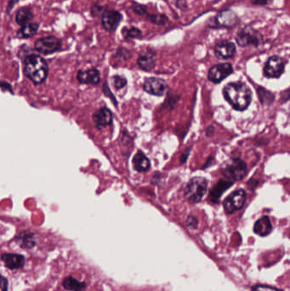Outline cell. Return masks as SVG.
<instances>
[{"label": "cell", "instance_id": "6da1fadb", "mask_svg": "<svg viewBox=\"0 0 290 291\" xmlns=\"http://www.w3.org/2000/svg\"><path fill=\"white\" fill-rule=\"evenodd\" d=\"M223 94L225 99L238 111H243L248 108L252 100L250 89L242 82L227 84L224 88Z\"/></svg>", "mask_w": 290, "mask_h": 291}, {"label": "cell", "instance_id": "7a4b0ae2", "mask_svg": "<svg viewBox=\"0 0 290 291\" xmlns=\"http://www.w3.org/2000/svg\"><path fill=\"white\" fill-rule=\"evenodd\" d=\"M23 71L34 85H41L48 76V64L41 55L31 53L23 59Z\"/></svg>", "mask_w": 290, "mask_h": 291}, {"label": "cell", "instance_id": "3957f363", "mask_svg": "<svg viewBox=\"0 0 290 291\" xmlns=\"http://www.w3.org/2000/svg\"><path fill=\"white\" fill-rule=\"evenodd\" d=\"M208 182L205 178L195 177L188 182L185 188V197L192 203H198L205 195Z\"/></svg>", "mask_w": 290, "mask_h": 291}, {"label": "cell", "instance_id": "277c9868", "mask_svg": "<svg viewBox=\"0 0 290 291\" xmlns=\"http://www.w3.org/2000/svg\"><path fill=\"white\" fill-rule=\"evenodd\" d=\"M235 40H236L237 44L240 47H243V48L248 46L257 47L263 41V36L253 27L245 26L244 28L238 31L235 36Z\"/></svg>", "mask_w": 290, "mask_h": 291}, {"label": "cell", "instance_id": "5b68a950", "mask_svg": "<svg viewBox=\"0 0 290 291\" xmlns=\"http://www.w3.org/2000/svg\"><path fill=\"white\" fill-rule=\"evenodd\" d=\"M247 165L240 158H233L227 161L221 167V173L229 181H239L244 177Z\"/></svg>", "mask_w": 290, "mask_h": 291}, {"label": "cell", "instance_id": "8992f818", "mask_svg": "<svg viewBox=\"0 0 290 291\" xmlns=\"http://www.w3.org/2000/svg\"><path fill=\"white\" fill-rule=\"evenodd\" d=\"M240 23L239 15L233 9L221 10L209 22V28L232 29Z\"/></svg>", "mask_w": 290, "mask_h": 291}, {"label": "cell", "instance_id": "52a82bcc", "mask_svg": "<svg viewBox=\"0 0 290 291\" xmlns=\"http://www.w3.org/2000/svg\"><path fill=\"white\" fill-rule=\"evenodd\" d=\"M63 43L61 39L54 35L40 38L34 43V49L43 55H51L60 51L62 48Z\"/></svg>", "mask_w": 290, "mask_h": 291}, {"label": "cell", "instance_id": "ba28073f", "mask_svg": "<svg viewBox=\"0 0 290 291\" xmlns=\"http://www.w3.org/2000/svg\"><path fill=\"white\" fill-rule=\"evenodd\" d=\"M285 69V61L278 55L270 56L264 67V75L268 79H278Z\"/></svg>", "mask_w": 290, "mask_h": 291}, {"label": "cell", "instance_id": "9c48e42d", "mask_svg": "<svg viewBox=\"0 0 290 291\" xmlns=\"http://www.w3.org/2000/svg\"><path fill=\"white\" fill-rule=\"evenodd\" d=\"M246 201V193L242 189L233 192L224 201V208L227 214H233L241 209Z\"/></svg>", "mask_w": 290, "mask_h": 291}, {"label": "cell", "instance_id": "30bf717a", "mask_svg": "<svg viewBox=\"0 0 290 291\" xmlns=\"http://www.w3.org/2000/svg\"><path fill=\"white\" fill-rule=\"evenodd\" d=\"M121 12L115 9H106L101 15V26L107 33H114L123 21Z\"/></svg>", "mask_w": 290, "mask_h": 291}, {"label": "cell", "instance_id": "8fae6325", "mask_svg": "<svg viewBox=\"0 0 290 291\" xmlns=\"http://www.w3.org/2000/svg\"><path fill=\"white\" fill-rule=\"evenodd\" d=\"M233 73V65L228 62L216 64L209 70L208 79L209 81L215 84H219L222 80L227 79Z\"/></svg>", "mask_w": 290, "mask_h": 291}, {"label": "cell", "instance_id": "7c38bea8", "mask_svg": "<svg viewBox=\"0 0 290 291\" xmlns=\"http://www.w3.org/2000/svg\"><path fill=\"white\" fill-rule=\"evenodd\" d=\"M236 45L229 40L219 41L215 46V55L220 60L233 58L236 54Z\"/></svg>", "mask_w": 290, "mask_h": 291}, {"label": "cell", "instance_id": "4fadbf2b", "mask_svg": "<svg viewBox=\"0 0 290 291\" xmlns=\"http://www.w3.org/2000/svg\"><path fill=\"white\" fill-rule=\"evenodd\" d=\"M143 87L146 93L157 96V97H161L165 94L168 88L166 82L163 79L154 78V77L145 79Z\"/></svg>", "mask_w": 290, "mask_h": 291}, {"label": "cell", "instance_id": "5bb4252c", "mask_svg": "<svg viewBox=\"0 0 290 291\" xmlns=\"http://www.w3.org/2000/svg\"><path fill=\"white\" fill-rule=\"evenodd\" d=\"M157 53L152 48H145V50L140 53L139 57L137 60L139 67L143 71L150 72L156 66Z\"/></svg>", "mask_w": 290, "mask_h": 291}, {"label": "cell", "instance_id": "9a60e30c", "mask_svg": "<svg viewBox=\"0 0 290 291\" xmlns=\"http://www.w3.org/2000/svg\"><path fill=\"white\" fill-rule=\"evenodd\" d=\"M77 79L79 83L85 85H97L100 81V74L97 68L80 70L77 74Z\"/></svg>", "mask_w": 290, "mask_h": 291}, {"label": "cell", "instance_id": "2e32d148", "mask_svg": "<svg viewBox=\"0 0 290 291\" xmlns=\"http://www.w3.org/2000/svg\"><path fill=\"white\" fill-rule=\"evenodd\" d=\"M1 260L3 261L5 267L10 270L19 269L24 266V256L18 254H3L1 256Z\"/></svg>", "mask_w": 290, "mask_h": 291}, {"label": "cell", "instance_id": "e0dca14e", "mask_svg": "<svg viewBox=\"0 0 290 291\" xmlns=\"http://www.w3.org/2000/svg\"><path fill=\"white\" fill-rule=\"evenodd\" d=\"M93 120L95 124L98 128L106 127L107 125L112 124V112L106 107H102L97 112H95L93 115Z\"/></svg>", "mask_w": 290, "mask_h": 291}, {"label": "cell", "instance_id": "ac0fdd59", "mask_svg": "<svg viewBox=\"0 0 290 291\" xmlns=\"http://www.w3.org/2000/svg\"><path fill=\"white\" fill-rule=\"evenodd\" d=\"M40 25L38 22H30L19 28L16 33V38L20 40H28L35 36L40 30Z\"/></svg>", "mask_w": 290, "mask_h": 291}, {"label": "cell", "instance_id": "d6986e66", "mask_svg": "<svg viewBox=\"0 0 290 291\" xmlns=\"http://www.w3.org/2000/svg\"><path fill=\"white\" fill-rule=\"evenodd\" d=\"M34 15L32 8L28 5L21 7L15 14V22L20 27H23L27 23H30L34 19Z\"/></svg>", "mask_w": 290, "mask_h": 291}, {"label": "cell", "instance_id": "ffe728a7", "mask_svg": "<svg viewBox=\"0 0 290 291\" xmlns=\"http://www.w3.org/2000/svg\"><path fill=\"white\" fill-rule=\"evenodd\" d=\"M272 224L268 216H263L259 219L254 226V234L261 237H266L271 234Z\"/></svg>", "mask_w": 290, "mask_h": 291}, {"label": "cell", "instance_id": "44dd1931", "mask_svg": "<svg viewBox=\"0 0 290 291\" xmlns=\"http://www.w3.org/2000/svg\"><path fill=\"white\" fill-rule=\"evenodd\" d=\"M133 165L138 172H145L150 170L151 162L142 152H138L134 156Z\"/></svg>", "mask_w": 290, "mask_h": 291}, {"label": "cell", "instance_id": "7402d4cb", "mask_svg": "<svg viewBox=\"0 0 290 291\" xmlns=\"http://www.w3.org/2000/svg\"><path fill=\"white\" fill-rule=\"evenodd\" d=\"M64 288L70 291H84L86 289V284L74 279L73 277H67L62 282Z\"/></svg>", "mask_w": 290, "mask_h": 291}, {"label": "cell", "instance_id": "603a6c76", "mask_svg": "<svg viewBox=\"0 0 290 291\" xmlns=\"http://www.w3.org/2000/svg\"><path fill=\"white\" fill-rule=\"evenodd\" d=\"M232 185H233V182H229V181H221V182H218L217 184L215 186V188H213L211 194H210L212 200L214 202H217L218 199L221 197V194H223L224 192L227 190Z\"/></svg>", "mask_w": 290, "mask_h": 291}, {"label": "cell", "instance_id": "cb8c5ba5", "mask_svg": "<svg viewBox=\"0 0 290 291\" xmlns=\"http://www.w3.org/2000/svg\"><path fill=\"white\" fill-rule=\"evenodd\" d=\"M17 242L23 249H31L35 245V238L33 234L30 233H22L20 236L17 237Z\"/></svg>", "mask_w": 290, "mask_h": 291}, {"label": "cell", "instance_id": "d4e9b609", "mask_svg": "<svg viewBox=\"0 0 290 291\" xmlns=\"http://www.w3.org/2000/svg\"><path fill=\"white\" fill-rule=\"evenodd\" d=\"M121 34L125 40H142L143 38L142 31L136 27H131V28L124 27L122 28Z\"/></svg>", "mask_w": 290, "mask_h": 291}, {"label": "cell", "instance_id": "484cf974", "mask_svg": "<svg viewBox=\"0 0 290 291\" xmlns=\"http://www.w3.org/2000/svg\"><path fill=\"white\" fill-rule=\"evenodd\" d=\"M146 19L152 24L157 26H165L169 21V18L164 14H146Z\"/></svg>", "mask_w": 290, "mask_h": 291}, {"label": "cell", "instance_id": "4316f807", "mask_svg": "<svg viewBox=\"0 0 290 291\" xmlns=\"http://www.w3.org/2000/svg\"><path fill=\"white\" fill-rule=\"evenodd\" d=\"M106 9H107V6L101 5L99 3H94L91 7V15L93 18L100 17Z\"/></svg>", "mask_w": 290, "mask_h": 291}, {"label": "cell", "instance_id": "83f0119b", "mask_svg": "<svg viewBox=\"0 0 290 291\" xmlns=\"http://www.w3.org/2000/svg\"><path fill=\"white\" fill-rule=\"evenodd\" d=\"M259 97L262 104H271L274 100L273 95L269 91H266L265 89L259 90Z\"/></svg>", "mask_w": 290, "mask_h": 291}, {"label": "cell", "instance_id": "f1b7e54d", "mask_svg": "<svg viewBox=\"0 0 290 291\" xmlns=\"http://www.w3.org/2000/svg\"><path fill=\"white\" fill-rule=\"evenodd\" d=\"M112 84L114 85L116 89H123L127 85V79H125L124 76L120 75H115L112 77Z\"/></svg>", "mask_w": 290, "mask_h": 291}, {"label": "cell", "instance_id": "f546056e", "mask_svg": "<svg viewBox=\"0 0 290 291\" xmlns=\"http://www.w3.org/2000/svg\"><path fill=\"white\" fill-rule=\"evenodd\" d=\"M132 9L136 15H145L147 14V7L145 4L133 2L132 3Z\"/></svg>", "mask_w": 290, "mask_h": 291}, {"label": "cell", "instance_id": "4dcf8cb0", "mask_svg": "<svg viewBox=\"0 0 290 291\" xmlns=\"http://www.w3.org/2000/svg\"><path fill=\"white\" fill-rule=\"evenodd\" d=\"M252 291H283L279 289L274 288L272 286H267V285H254L251 289Z\"/></svg>", "mask_w": 290, "mask_h": 291}, {"label": "cell", "instance_id": "1f68e13d", "mask_svg": "<svg viewBox=\"0 0 290 291\" xmlns=\"http://www.w3.org/2000/svg\"><path fill=\"white\" fill-rule=\"evenodd\" d=\"M117 55H118V56H121V57H124V60H127V59H129V58L131 56V52H130V50H129L128 48H124V47L120 46V47L118 48Z\"/></svg>", "mask_w": 290, "mask_h": 291}, {"label": "cell", "instance_id": "d6a6232c", "mask_svg": "<svg viewBox=\"0 0 290 291\" xmlns=\"http://www.w3.org/2000/svg\"><path fill=\"white\" fill-rule=\"evenodd\" d=\"M21 0H9L8 4L6 7V15H10V13L12 11V9H14V7L20 2Z\"/></svg>", "mask_w": 290, "mask_h": 291}, {"label": "cell", "instance_id": "836d02e7", "mask_svg": "<svg viewBox=\"0 0 290 291\" xmlns=\"http://www.w3.org/2000/svg\"><path fill=\"white\" fill-rule=\"evenodd\" d=\"M0 291H8V280L0 275Z\"/></svg>", "mask_w": 290, "mask_h": 291}, {"label": "cell", "instance_id": "e575fe53", "mask_svg": "<svg viewBox=\"0 0 290 291\" xmlns=\"http://www.w3.org/2000/svg\"><path fill=\"white\" fill-rule=\"evenodd\" d=\"M188 226L191 228H196L197 226V220L193 215L189 216L188 219Z\"/></svg>", "mask_w": 290, "mask_h": 291}, {"label": "cell", "instance_id": "d590c367", "mask_svg": "<svg viewBox=\"0 0 290 291\" xmlns=\"http://www.w3.org/2000/svg\"><path fill=\"white\" fill-rule=\"evenodd\" d=\"M272 1V0H253L252 3L257 6H266L267 4H269Z\"/></svg>", "mask_w": 290, "mask_h": 291}, {"label": "cell", "instance_id": "8d00e7d4", "mask_svg": "<svg viewBox=\"0 0 290 291\" xmlns=\"http://www.w3.org/2000/svg\"><path fill=\"white\" fill-rule=\"evenodd\" d=\"M176 7L182 10H187L188 9V4L186 3L185 0H176Z\"/></svg>", "mask_w": 290, "mask_h": 291}]
</instances>
